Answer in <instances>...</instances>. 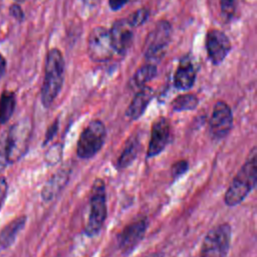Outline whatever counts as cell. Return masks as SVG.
<instances>
[{
  "instance_id": "3",
  "label": "cell",
  "mask_w": 257,
  "mask_h": 257,
  "mask_svg": "<svg viewBox=\"0 0 257 257\" xmlns=\"http://www.w3.org/2000/svg\"><path fill=\"white\" fill-rule=\"evenodd\" d=\"M90 209L84 233L88 237L97 235L103 227L106 219V195L105 185L101 179H95L90 191Z\"/></svg>"
},
{
  "instance_id": "27",
  "label": "cell",
  "mask_w": 257,
  "mask_h": 257,
  "mask_svg": "<svg viewBox=\"0 0 257 257\" xmlns=\"http://www.w3.org/2000/svg\"><path fill=\"white\" fill-rule=\"evenodd\" d=\"M9 13L10 15L15 18L17 21L21 22L23 19H24V13H23V10L21 9L20 5L18 4H13L10 6V9H9Z\"/></svg>"
},
{
  "instance_id": "19",
  "label": "cell",
  "mask_w": 257,
  "mask_h": 257,
  "mask_svg": "<svg viewBox=\"0 0 257 257\" xmlns=\"http://www.w3.org/2000/svg\"><path fill=\"white\" fill-rule=\"evenodd\" d=\"M16 97L12 91L5 90L0 96V123H6L14 112Z\"/></svg>"
},
{
  "instance_id": "32",
  "label": "cell",
  "mask_w": 257,
  "mask_h": 257,
  "mask_svg": "<svg viewBox=\"0 0 257 257\" xmlns=\"http://www.w3.org/2000/svg\"><path fill=\"white\" fill-rule=\"evenodd\" d=\"M147 257H164V256H163L162 253H151Z\"/></svg>"
},
{
  "instance_id": "8",
  "label": "cell",
  "mask_w": 257,
  "mask_h": 257,
  "mask_svg": "<svg viewBox=\"0 0 257 257\" xmlns=\"http://www.w3.org/2000/svg\"><path fill=\"white\" fill-rule=\"evenodd\" d=\"M87 52L90 59L95 62L109 60L114 52L109 30L103 26L94 27L87 38Z\"/></svg>"
},
{
  "instance_id": "30",
  "label": "cell",
  "mask_w": 257,
  "mask_h": 257,
  "mask_svg": "<svg viewBox=\"0 0 257 257\" xmlns=\"http://www.w3.org/2000/svg\"><path fill=\"white\" fill-rule=\"evenodd\" d=\"M5 71H6V60L4 56L0 53V78L4 75Z\"/></svg>"
},
{
  "instance_id": "23",
  "label": "cell",
  "mask_w": 257,
  "mask_h": 257,
  "mask_svg": "<svg viewBox=\"0 0 257 257\" xmlns=\"http://www.w3.org/2000/svg\"><path fill=\"white\" fill-rule=\"evenodd\" d=\"M188 169H189V164L186 160H180V161L174 163L171 168L172 178L174 180L179 179L180 177H182L184 174L187 173Z\"/></svg>"
},
{
  "instance_id": "2",
  "label": "cell",
  "mask_w": 257,
  "mask_h": 257,
  "mask_svg": "<svg viewBox=\"0 0 257 257\" xmlns=\"http://www.w3.org/2000/svg\"><path fill=\"white\" fill-rule=\"evenodd\" d=\"M44 72L41 102L44 107H49L60 92L64 80V60L57 48H52L47 52Z\"/></svg>"
},
{
  "instance_id": "13",
  "label": "cell",
  "mask_w": 257,
  "mask_h": 257,
  "mask_svg": "<svg viewBox=\"0 0 257 257\" xmlns=\"http://www.w3.org/2000/svg\"><path fill=\"white\" fill-rule=\"evenodd\" d=\"M109 35L114 51L119 54L125 53L133 43V27L126 19H118L113 22Z\"/></svg>"
},
{
  "instance_id": "12",
  "label": "cell",
  "mask_w": 257,
  "mask_h": 257,
  "mask_svg": "<svg viewBox=\"0 0 257 257\" xmlns=\"http://www.w3.org/2000/svg\"><path fill=\"white\" fill-rule=\"evenodd\" d=\"M206 50L209 60L214 64H220L231 50V42L228 36L218 29L208 31L206 36Z\"/></svg>"
},
{
  "instance_id": "5",
  "label": "cell",
  "mask_w": 257,
  "mask_h": 257,
  "mask_svg": "<svg viewBox=\"0 0 257 257\" xmlns=\"http://www.w3.org/2000/svg\"><path fill=\"white\" fill-rule=\"evenodd\" d=\"M32 134V125L28 119L17 121L10 128L5 146V158L8 163L18 162L27 152Z\"/></svg>"
},
{
  "instance_id": "33",
  "label": "cell",
  "mask_w": 257,
  "mask_h": 257,
  "mask_svg": "<svg viewBox=\"0 0 257 257\" xmlns=\"http://www.w3.org/2000/svg\"><path fill=\"white\" fill-rule=\"evenodd\" d=\"M15 2H17V3H22V2H24L25 0H14Z\"/></svg>"
},
{
  "instance_id": "9",
  "label": "cell",
  "mask_w": 257,
  "mask_h": 257,
  "mask_svg": "<svg viewBox=\"0 0 257 257\" xmlns=\"http://www.w3.org/2000/svg\"><path fill=\"white\" fill-rule=\"evenodd\" d=\"M149 226L146 217L139 218L127 224L117 235V246L123 254H131L145 237Z\"/></svg>"
},
{
  "instance_id": "18",
  "label": "cell",
  "mask_w": 257,
  "mask_h": 257,
  "mask_svg": "<svg viewBox=\"0 0 257 257\" xmlns=\"http://www.w3.org/2000/svg\"><path fill=\"white\" fill-rule=\"evenodd\" d=\"M140 152V141L137 136H133L127 139L124 148L117 160L116 166L118 169H125L131 166L132 163L136 160Z\"/></svg>"
},
{
  "instance_id": "25",
  "label": "cell",
  "mask_w": 257,
  "mask_h": 257,
  "mask_svg": "<svg viewBox=\"0 0 257 257\" xmlns=\"http://www.w3.org/2000/svg\"><path fill=\"white\" fill-rule=\"evenodd\" d=\"M237 0H220V7L222 14L226 18H231L236 10Z\"/></svg>"
},
{
  "instance_id": "29",
  "label": "cell",
  "mask_w": 257,
  "mask_h": 257,
  "mask_svg": "<svg viewBox=\"0 0 257 257\" xmlns=\"http://www.w3.org/2000/svg\"><path fill=\"white\" fill-rule=\"evenodd\" d=\"M131 0H108V5L111 10H119L121 9L126 3H128Z\"/></svg>"
},
{
  "instance_id": "1",
  "label": "cell",
  "mask_w": 257,
  "mask_h": 257,
  "mask_svg": "<svg viewBox=\"0 0 257 257\" xmlns=\"http://www.w3.org/2000/svg\"><path fill=\"white\" fill-rule=\"evenodd\" d=\"M257 154L253 148L249 158L244 163L242 168L233 178L225 195L224 202L229 207H234L240 204L251 191L256 187L257 183Z\"/></svg>"
},
{
  "instance_id": "6",
  "label": "cell",
  "mask_w": 257,
  "mask_h": 257,
  "mask_svg": "<svg viewBox=\"0 0 257 257\" xmlns=\"http://www.w3.org/2000/svg\"><path fill=\"white\" fill-rule=\"evenodd\" d=\"M232 229L228 223H222L212 228L205 236L200 257H226L231 244Z\"/></svg>"
},
{
  "instance_id": "4",
  "label": "cell",
  "mask_w": 257,
  "mask_h": 257,
  "mask_svg": "<svg viewBox=\"0 0 257 257\" xmlns=\"http://www.w3.org/2000/svg\"><path fill=\"white\" fill-rule=\"evenodd\" d=\"M106 137V128L99 119L91 120L81 132L77 145L76 154L80 159L93 158L102 148Z\"/></svg>"
},
{
  "instance_id": "26",
  "label": "cell",
  "mask_w": 257,
  "mask_h": 257,
  "mask_svg": "<svg viewBox=\"0 0 257 257\" xmlns=\"http://www.w3.org/2000/svg\"><path fill=\"white\" fill-rule=\"evenodd\" d=\"M58 119H55L53 121V123H51V125L48 127L47 132H46V135H45V139H44V145H46L48 142H50L54 136L57 134V131H58Z\"/></svg>"
},
{
  "instance_id": "28",
  "label": "cell",
  "mask_w": 257,
  "mask_h": 257,
  "mask_svg": "<svg viewBox=\"0 0 257 257\" xmlns=\"http://www.w3.org/2000/svg\"><path fill=\"white\" fill-rule=\"evenodd\" d=\"M7 189H8V186H7V182H6L5 178L0 177V208L5 200V197L7 194Z\"/></svg>"
},
{
  "instance_id": "11",
  "label": "cell",
  "mask_w": 257,
  "mask_h": 257,
  "mask_svg": "<svg viewBox=\"0 0 257 257\" xmlns=\"http://www.w3.org/2000/svg\"><path fill=\"white\" fill-rule=\"evenodd\" d=\"M172 136L170 120L165 116L157 118L151 131V139L147 151V158H154L161 154L169 145Z\"/></svg>"
},
{
  "instance_id": "31",
  "label": "cell",
  "mask_w": 257,
  "mask_h": 257,
  "mask_svg": "<svg viewBox=\"0 0 257 257\" xmlns=\"http://www.w3.org/2000/svg\"><path fill=\"white\" fill-rule=\"evenodd\" d=\"M97 0H83V2L87 5H94Z\"/></svg>"
},
{
  "instance_id": "22",
  "label": "cell",
  "mask_w": 257,
  "mask_h": 257,
  "mask_svg": "<svg viewBox=\"0 0 257 257\" xmlns=\"http://www.w3.org/2000/svg\"><path fill=\"white\" fill-rule=\"evenodd\" d=\"M150 17V10L147 8H141L133 12L127 18V22L132 27H138L143 25Z\"/></svg>"
},
{
  "instance_id": "17",
  "label": "cell",
  "mask_w": 257,
  "mask_h": 257,
  "mask_svg": "<svg viewBox=\"0 0 257 257\" xmlns=\"http://www.w3.org/2000/svg\"><path fill=\"white\" fill-rule=\"evenodd\" d=\"M25 223L26 216H19L5 225L0 231V247L8 248L11 246L14 243L18 233L24 227Z\"/></svg>"
},
{
  "instance_id": "34",
  "label": "cell",
  "mask_w": 257,
  "mask_h": 257,
  "mask_svg": "<svg viewBox=\"0 0 257 257\" xmlns=\"http://www.w3.org/2000/svg\"><path fill=\"white\" fill-rule=\"evenodd\" d=\"M132 1H139V0H132Z\"/></svg>"
},
{
  "instance_id": "24",
  "label": "cell",
  "mask_w": 257,
  "mask_h": 257,
  "mask_svg": "<svg viewBox=\"0 0 257 257\" xmlns=\"http://www.w3.org/2000/svg\"><path fill=\"white\" fill-rule=\"evenodd\" d=\"M61 155H62V146L60 144H56L52 146L49 151H47L45 155V159L47 163L55 164L61 159Z\"/></svg>"
},
{
  "instance_id": "15",
  "label": "cell",
  "mask_w": 257,
  "mask_h": 257,
  "mask_svg": "<svg viewBox=\"0 0 257 257\" xmlns=\"http://www.w3.org/2000/svg\"><path fill=\"white\" fill-rule=\"evenodd\" d=\"M70 171L68 169H61L56 174H54L45 184L42 189L41 197L44 201H51L55 196L64 188L68 181Z\"/></svg>"
},
{
  "instance_id": "20",
  "label": "cell",
  "mask_w": 257,
  "mask_h": 257,
  "mask_svg": "<svg viewBox=\"0 0 257 257\" xmlns=\"http://www.w3.org/2000/svg\"><path fill=\"white\" fill-rule=\"evenodd\" d=\"M157 66L153 63H149L140 67L132 78V84L134 87L142 88L157 75Z\"/></svg>"
},
{
  "instance_id": "10",
  "label": "cell",
  "mask_w": 257,
  "mask_h": 257,
  "mask_svg": "<svg viewBox=\"0 0 257 257\" xmlns=\"http://www.w3.org/2000/svg\"><path fill=\"white\" fill-rule=\"evenodd\" d=\"M211 135L221 140L226 138L233 127V114L230 106L222 100L215 103L212 114L209 119Z\"/></svg>"
},
{
  "instance_id": "21",
  "label": "cell",
  "mask_w": 257,
  "mask_h": 257,
  "mask_svg": "<svg viewBox=\"0 0 257 257\" xmlns=\"http://www.w3.org/2000/svg\"><path fill=\"white\" fill-rule=\"evenodd\" d=\"M199 99L195 94L186 93L181 94L173 99L171 105L175 111H184V110H193L198 106Z\"/></svg>"
},
{
  "instance_id": "16",
  "label": "cell",
  "mask_w": 257,
  "mask_h": 257,
  "mask_svg": "<svg viewBox=\"0 0 257 257\" xmlns=\"http://www.w3.org/2000/svg\"><path fill=\"white\" fill-rule=\"evenodd\" d=\"M196 69L189 60H183L174 75V84L178 89H190L196 80Z\"/></svg>"
},
{
  "instance_id": "14",
  "label": "cell",
  "mask_w": 257,
  "mask_h": 257,
  "mask_svg": "<svg viewBox=\"0 0 257 257\" xmlns=\"http://www.w3.org/2000/svg\"><path fill=\"white\" fill-rule=\"evenodd\" d=\"M154 91L149 86H143L134 96L131 104L126 108L125 116L131 120L140 118L148 107L151 99L153 98Z\"/></svg>"
},
{
  "instance_id": "7",
  "label": "cell",
  "mask_w": 257,
  "mask_h": 257,
  "mask_svg": "<svg viewBox=\"0 0 257 257\" xmlns=\"http://www.w3.org/2000/svg\"><path fill=\"white\" fill-rule=\"evenodd\" d=\"M172 36L171 24L166 20L159 21L150 32L145 44V56L151 61H159L165 54Z\"/></svg>"
}]
</instances>
